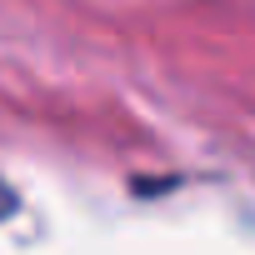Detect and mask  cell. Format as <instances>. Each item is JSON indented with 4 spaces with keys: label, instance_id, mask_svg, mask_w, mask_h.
Segmentation results:
<instances>
[{
    "label": "cell",
    "instance_id": "cell-1",
    "mask_svg": "<svg viewBox=\"0 0 255 255\" xmlns=\"http://www.w3.org/2000/svg\"><path fill=\"white\" fill-rule=\"evenodd\" d=\"M15 210V195H10V185H0V215H10Z\"/></svg>",
    "mask_w": 255,
    "mask_h": 255
}]
</instances>
